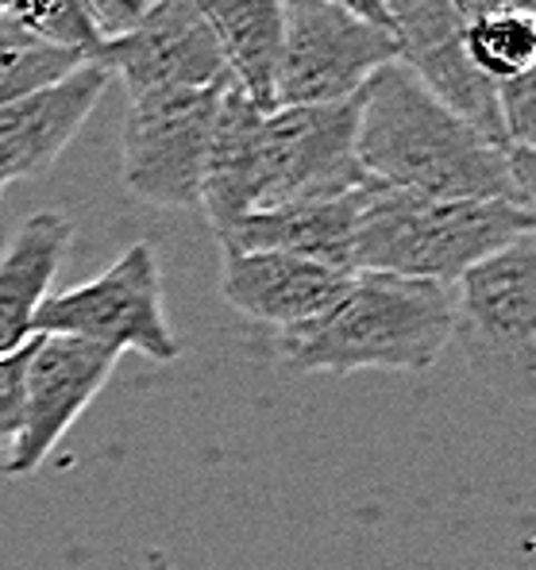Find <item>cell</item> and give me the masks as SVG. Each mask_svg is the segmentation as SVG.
<instances>
[{
  "label": "cell",
  "mask_w": 536,
  "mask_h": 570,
  "mask_svg": "<svg viewBox=\"0 0 536 570\" xmlns=\"http://www.w3.org/2000/svg\"><path fill=\"white\" fill-rule=\"evenodd\" d=\"M0 197H4V189H0Z\"/></svg>",
  "instance_id": "25"
},
{
  "label": "cell",
  "mask_w": 536,
  "mask_h": 570,
  "mask_svg": "<svg viewBox=\"0 0 536 570\" xmlns=\"http://www.w3.org/2000/svg\"><path fill=\"white\" fill-rule=\"evenodd\" d=\"M359 97L355 155L371 181L440 200H509L533 208L514 186L506 147L451 116L401 62L382 66Z\"/></svg>",
  "instance_id": "1"
},
{
  "label": "cell",
  "mask_w": 536,
  "mask_h": 570,
  "mask_svg": "<svg viewBox=\"0 0 536 570\" xmlns=\"http://www.w3.org/2000/svg\"><path fill=\"white\" fill-rule=\"evenodd\" d=\"M398 62L421 81L432 100L475 128L483 139L506 147L498 120V86L483 78L464 50V20L448 0H387Z\"/></svg>",
  "instance_id": "10"
},
{
  "label": "cell",
  "mask_w": 536,
  "mask_h": 570,
  "mask_svg": "<svg viewBox=\"0 0 536 570\" xmlns=\"http://www.w3.org/2000/svg\"><path fill=\"white\" fill-rule=\"evenodd\" d=\"M232 81L205 89H155L131 97L124 116V186L158 208H197L205 150L221 97Z\"/></svg>",
  "instance_id": "8"
},
{
  "label": "cell",
  "mask_w": 536,
  "mask_h": 570,
  "mask_svg": "<svg viewBox=\"0 0 536 570\" xmlns=\"http://www.w3.org/2000/svg\"><path fill=\"white\" fill-rule=\"evenodd\" d=\"M113 73L97 62H86L70 78L0 105V189L8 181L39 178L55 166V158L74 142L94 108L105 97Z\"/></svg>",
  "instance_id": "12"
},
{
  "label": "cell",
  "mask_w": 536,
  "mask_h": 570,
  "mask_svg": "<svg viewBox=\"0 0 536 570\" xmlns=\"http://www.w3.org/2000/svg\"><path fill=\"white\" fill-rule=\"evenodd\" d=\"M351 285L348 271L309 263V258L274 255V250H244L224 255L221 293L236 313L274 332L298 328L329 313Z\"/></svg>",
  "instance_id": "13"
},
{
  "label": "cell",
  "mask_w": 536,
  "mask_h": 570,
  "mask_svg": "<svg viewBox=\"0 0 536 570\" xmlns=\"http://www.w3.org/2000/svg\"><path fill=\"white\" fill-rule=\"evenodd\" d=\"M89 62L120 73L131 97L232 81L197 0H150L131 31L105 39Z\"/></svg>",
  "instance_id": "11"
},
{
  "label": "cell",
  "mask_w": 536,
  "mask_h": 570,
  "mask_svg": "<svg viewBox=\"0 0 536 570\" xmlns=\"http://www.w3.org/2000/svg\"><path fill=\"white\" fill-rule=\"evenodd\" d=\"M274 100L290 105H337L363 94V86L398 62V43L387 28L329 0H286Z\"/></svg>",
  "instance_id": "7"
},
{
  "label": "cell",
  "mask_w": 536,
  "mask_h": 570,
  "mask_svg": "<svg viewBox=\"0 0 536 570\" xmlns=\"http://www.w3.org/2000/svg\"><path fill=\"white\" fill-rule=\"evenodd\" d=\"M259 128H263V112L236 86L224 89L205 150V174H201V208L213 232L255 213Z\"/></svg>",
  "instance_id": "17"
},
{
  "label": "cell",
  "mask_w": 536,
  "mask_h": 570,
  "mask_svg": "<svg viewBox=\"0 0 536 570\" xmlns=\"http://www.w3.org/2000/svg\"><path fill=\"white\" fill-rule=\"evenodd\" d=\"M36 335H74L113 347L116 355L139 351L150 363H174L182 343L166 321L158 250L131 243L105 274L50 293L36 313Z\"/></svg>",
  "instance_id": "5"
},
{
  "label": "cell",
  "mask_w": 536,
  "mask_h": 570,
  "mask_svg": "<svg viewBox=\"0 0 536 570\" xmlns=\"http://www.w3.org/2000/svg\"><path fill=\"white\" fill-rule=\"evenodd\" d=\"M464 50L475 70L494 86L529 73L536 66V20L525 12H498L464 23Z\"/></svg>",
  "instance_id": "19"
},
{
  "label": "cell",
  "mask_w": 536,
  "mask_h": 570,
  "mask_svg": "<svg viewBox=\"0 0 536 570\" xmlns=\"http://www.w3.org/2000/svg\"><path fill=\"white\" fill-rule=\"evenodd\" d=\"M139 4H150V0H139Z\"/></svg>",
  "instance_id": "24"
},
{
  "label": "cell",
  "mask_w": 536,
  "mask_h": 570,
  "mask_svg": "<svg viewBox=\"0 0 536 570\" xmlns=\"http://www.w3.org/2000/svg\"><path fill=\"white\" fill-rule=\"evenodd\" d=\"M224 255L244 250H274V255L309 258V263L351 271V239H355V193L337 200H309V205L259 208L216 232Z\"/></svg>",
  "instance_id": "14"
},
{
  "label": "cell",
  "mask_w": 536,
  "mask_h": 570,
  "mask_svg": "<svg viewBox=\"0 0 536 570\" xmlns=\"http://www.w3.org/2000/svg\"><path fill=\"white\" fill-rule=\"evenodd\" d=\"M533 228V208L509 200H440L367 181L355 193L351 271L456 285L459 274Z\"/></svg>",
  "instance_id": "3"
},
{
  "label": "cell",
  "mask_w": 536,
  "mask_h": 570,
  "mask_svg": "<svg viewBox=\"0 0 536 570\" xmlns=\"http://www.w3.org/2000/svg\"><path fill=\"white\" fill-rule=\"evenodd\" d=\"M329 4H340L348 8V12L363 16V20L379 23V28L390 31V16H387V0H329Z\"/></svg>",
  "instance_id": "23"
},
{
  "label": "cell",
  "mask_w": 536,
  "mask_h": 570,
  "mask_svg": "<svg viewBox=\"0 0 536 570\" xmlns=\"http://www.w3.org/2000/svg\"><path fill=\"white\" fill-rule=\"evenodd\" d=\"M359 105L363 97L263 112L255 213L309 205V200H337L371 181L355 155Z\"/></svg>",
  "instance_id": "6"
},
{
  "label": "cell",
  "mask_w": 536,
  "mask_h": 570,
  "mask_svg": "<svg viewBox=\"0 0 536 570\" xmlns=\"http://www.w3.org/2000/svg\"><path fill=\"white\" fill-rule=\"evenodd\" d=\"M120 355L100 343L74 335H31L23 366V421L8 448V471L36 474L97 401Z\"/></svg>",
  "instance_id": "9"
},
{
  "label": "cell",
  "mask_w": 536,
  "mask_h": 570,
  "mask_svg": "<svg viewBox=\"0 0 536 570\" xmlns=\"http://www.w3.org/2000/svg\"><path fill=\"white\" fill-rule=\"evenodd\" d=\"M286 0H197L232 86L244 94L259 112H274V78L282 58V31H286Z\"/></svg>",
  "instance_id": "16"
},
{
  "label": "cell",
  "mask_w": 536,
  "mask_h": 570,
  "mask_svg": "<svg viewBox=\"0 0 536 570\" xmlns=\"http://www.w3.org/2000/svg\"><path fill=\"white\" fill-rule=\"evenodd\" d=\"M456 289V328L467 371L506 397L529 401L536 379V232L494 250Z\"/></svg>",
  "instance_id": "4"
},
{
  "label": "cell",
  "mask_w": 536,
  "mask_h": 570,
  "mask_svg": "<svg viewBox=\"0 0 536 570\" xmlns=\"http://www.w3.org/2000/svg\"><path fill=\"white\" fill-rule=\"evenodd\" d=\"M86 62L89 55H81V50L50 43L20 23L0 20V105L39 94V89L70 78Z\"/></svg>",
  "instance_id": "18"
},
{
  "label": "cell",
  "mask_w": 536,
  "mask_h": 570,
  "mask_svg": "<svg viewBox=\"0 0 536 570\" xmlns=\"http://www.w3.org/2000/svg\"><path fill=\"white\" fill-rule=\"evenodd\" d=\"M74 243V220L62 213H31L0 250V358L36 335V313L50 297L58 263Z\"/></svg>",
  "instance_id": "15"
},
{
  "label": "cell",
  "mask_w": 536,
  "mask_h": 570,
  "mask_svg": "<svg viewBox=\"0 0 536 570\" xmlns=\"http://www.w3.org/2000/svg\"><path fill=\"white\" fill-rule=\"evenodd\" d=\"M451 328V285L355 271L329 313L279 332L274 347L293 374H425L448 351Z\"/></svg>",
  "instance_id": "2"
},
{
  "label": "cell",
  "mask_w": 536,
  "mask_h": 570,
  "mask_svg": "<svg viewBox=\"0 0 536 570\" xmlns=\"http://www.w3.org/2000/svg\"><path fill=\"white\" fill-rule=\"evenodd\" d=\"M31 343V340H28ZM28 343L0 358V448H12L23 421V366H28Z\"/></svg>",
  "instance_id": "21"
},
{
  "label": "cell",
  "mask_w": 536,
  "mask_h": 570,
  "mask_svg": "<svg viewBox=\"0 0 536 570\" xmlns=\"http://www.w3.org/2000/svg\"><path fill=\"white\" fill-rule=\"evenodd\" d=\"M498 120L506 147H533L536 142V70L498 81Z\"/></svg>",
  "instance_id": "20"
},
{
  "label": "cell",
  "mask_w": 536,
  "mask_h": 570,
  "mask_svg": "<svg viewBox=\"0 0 536 570\" xmlns=\"http://www.w3.org/2000/svg\"><path fill=\"white\" fill-rule=\"evenodd\" d=\"M456 8V16L464 23H475L483 16H498V12H525L533 16L536 12V0H448Z\"/></svg>",
  "instance_id": "22"
}]
</instances>
